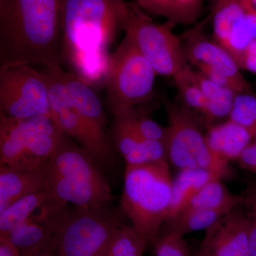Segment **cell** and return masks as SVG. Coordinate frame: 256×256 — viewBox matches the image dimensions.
Returning a JSON list of instances; mask_svg holds the SVG:
<instances>
[{"instance_id":"cell-21","label":"cell","mask_w":256,"mask_h":256,"mask_svg":"<svg viewBox=\"0 0 256 256\" xmlns=\"http://www.w3.org/2000/svg\"><path fill=\"white\" fill-rule=\"evenodd\" d=\"M204 0H136L146 12L162 16L166 22L192 25L198 21L203 12Z\"/></svg>"},{"instance_id":"cell-18","label":"cell","mask_w":256,"mask_h":256,"mask_svg":"<svg viewBox=\"0 0 256 256\" xmlns=\"http://www.w3.org/2000/svg\"><path fill=\"white\" fill-rule=\"evenodd\" d=\"M205 138L214 156L226 163L238 160L254 139L246 128L229 119L210 126Z\"/></svg>"},{"instance_id":"cell-4","label":"cell","mask_w":256,"mask_h":256,"mask_svg":"<svg viewBox=\"0 0 256 256\" xmlns=\"http://www.w3.org/2000/svg\"><path fill=\"white\" fill-rule=\"evenodd\" d=\"M172 182L168 160L126 165L120 208L148 245H154L168 220Z\"/></svg>"},{"instance_id":"cell-22","label":"cell","mask_w":256,"mask_h":256,"mask_svg":"<svg viewBox=\"0 0 256 256\" xmlns=\"http://www.w3.org/2000/svg\"><path fill=\"white\" fill-rule=\"evenodd\" d=\"M224 175L204 169L180 170L173 180L172 198L168 218L182 210L208 183L216 178H222Z\"/></svg>"},{"instance_id":"cell-8","label":"cell","mask_w":256,"mask_h":256,"mask_svg":"<svg viewBox=\"0 0 256 256\" xmlns=\"http://www.w3.org/2000/svg\"><path fill=\"white\" fill-rule=\"evenodd\" d=\"M168 116L166 158L178 170L204 169L225 174L228 163L214 156L194 114L184 104L162 96Z\"/></svg>"},{"instance_id":"cell-3","label":"cell","mask_w":256,"mask_h":256,"mask_svg":"<svg viewBox=\"0 0 256 256\" xmlns=\"http://www.w3.org/2000/svg\"><path fill=\"white\" fill-rule=\"evenodd\" d=\"M100 165L63 130L44 169L50 208L58 213L68 203L76 206H109L112 197Z\"/></svg>"},{"instance_id":"cell-1","label":"cell","mask_w":256,"mask_h":256,"mask_svg":"<svg viewBox=\"0 0 256 256\" xmlns=\"http://www.w3.org/2000/svg\"><path fill=\"white\" fill-rule=\"evenodd\" d=\"M124 0H63L62 58L92 86L104 85Z\"/></svg>"},{"instance_id":"cell-23","label":"cell","mask_w":256,"mask_h":256,"mask_svg":"<svg viewBox=\"0 0 256 256\" xmlns=\"http://www.w3.org/2000/svg\"><path fill=\"white\" fill-rule=\"evenodd\" d=\"M193 76L206 98V110L204 116L205 120L212 124L225 118H228L236 92L229 88L212 82L194 69H193Z\"/></svg>"},{"instance_id":"cell-19","label":"cell","mask_w":256,"mask_h":256,"mask_svg":"<svg viewBox=\"0 0 256 256\" xmlns=\"http://www.w3.org/2000/svg\"><path fill=\"white\" fill-rule=\"evenodd\" d=\"M44 169H16L0 164V214L14 202L43 188Z\"/></svg>"},{"instance_id":"cell-10","label":"cell","mask_w":256,"mask_h":256,"mask_svg":"<svg viewBox=\"0 0 256 256\" xmlns=\"http://www.w3.org/2000/svg\"><path fill=\"white\" fill-rule=\"evenodd\" d=\"M48 84L50 109L60 129L94 158L100 166L114 163V146L92 132L74 107L62 78V67L43 68Z\"/></svg>"},{"instance_id":"cell-11","label":"cell","mask_w":256,"mask_h":256,"mask_svg":"<svg viewBox=\"0 0 256 256\" xmlns=\"http://www.w3.org/2000/svg\"><path fill=\"white\" fill-rule=\"evenodd\" d=\"M180 38L186 63L212 82L229 88L236 94L252 92V85L242 76L233 56L208 38L201 28H192Z\"/></svg>"},{"instance_id":"cell-9","label":"cell","mask_w":256,"mask_h":256,"mask_svg":"<svg viewBox=\"0 0 256 256\" xmlns=\"http://www.w3.org/2000/svg\"><path fill=\"white\" fill-rule=\"evenodd\" d=\"M0 112L18 120L53 116L48 84L42 70L28 64L2 65Z\"/></svg>"},{"instance_id":"cell-34","label":"cell","mask_w":256,"mask_h":256,"mask_svg":"<svg viewBox=\"0 0 256 256\" xmlns=\"http://www.w3.org/2000/svg\"><path fill=\"white\" fill-rule=\"evenodd\" d=\"M238 65L240 69L256 74V38H254L244 52Z\"/></svg>"},{"instance_id":"cell-40","label":"cell","mask_w":256,"mask_h":256,"mask_svg":"<svg viewBox=\"0 0 256 256\" xmlns=\"http://www.w3.org/2000/svg\"><path fill=\"white\" fill-rule=\"evenodd\" d=\"M222 0H210V5H212V8H213L217 3L220 2Z\"/></svg>"},{"instance_id":"cell-38","label":"cell","mask_w":256,"mask_h":256,"mask_svg":"<svg viewBox=\"0 0 256 256\" xmlns=\"http://www.w3.org/2000/svg\"><path fill=\"white\" fill-rule=\"evenodd\" d=\"M248 18L249 23H250V28H252V36L254 38H256V14L248 13Z\"/></svg>"},{"instance_id":"cell-14","label":"cell","mask_w":256,"mask_h":256,"mask_svg":"<svg viewBox=\"0 0 256 256\" xmlns=\"http://www.w3.org/2000/svg\"><path fill=\"white\" fill-rule=\"evenodd\" d=\"M112 138L114 148L124 156L127 164L168 160L165 144L142 137L124 112L114 116Z\"/></svg>"},{"instance_id":"cell-20","label":"cell","mask_w":256,"mask_h":256,"mask_svg":"<svg viewBox=\"0 0 256 256\" xmlns=\"http://www.w3.org/2000/svg\"><path fill=\"white\" fill-rule=\"evenodd\" d=\"M24 128L28 156L46 164L62 131L54 118L38 116L24 120Z\"/></svg>"},{"instance_id":"cell-26","label":"cell","mask_w":256,"mask_h":256,"mask_svg":"<svg viewBox=\"0 0 256 256\" xmlns=\"http://www.w3.org/2000/svg\"><path fill=\"white\" fill-rule=\"evenodd\" d=\"M226 214L220 210H182L164 222V233L183 237L191 232L206 230Z\"/></svg>"},{"instance_id":"cell-5","label":"cell","mask_w":256,"mask_h":256,"mask_svg":"<svg viewBox=\"0 0 256 256\" xmlns=\"http://www.w3.org/2000/svg\"><path fill=\"white\" fill-rule=\"evenodd\" d=\"M156 75L149 60L126 36L111 53L104 82L106 101L112 116L150 101Z\"/></svg>"},{"instance_id":"cell-13","label":"cell","mask_w":256,"mask_h":256,"mask_svg":"<svg viewBox=\"0 0 256 256\" xmlns=\"http://www.w3.org/2000/svg\"><path fill=\"white\" fill-rule=\"evenodd\" d=\"M212 10L213 40L238 64L254 40L247 12L238 0H222Z\"/></svg>"},{"instance_id":"cell-31","label":"cell","mask_w":256,"mask_h":256,"mask_svg":"<svg viewBox=\"0 0 256 256\" xmlns=\"http://www.w3.org/2000/svg\"><path fill=\"white\" fill-rule=\"evenodd\" d=\"M240 196L250 226V252L252 256H256V180L248 182L246 188Z\"/></svg>"},{"instance_id":"cell-29","label":"cell","mask_w":256,"mask_h":256,"mask_svg":"<svg viewBox=\"0 0 256 256\" xmlns=\"http://www.w3.org/2000/svg\"><path fill=\"white\" fill-rule=\"evenodd\" d=\"M228 119L246 128L254 138L256 137V94H237Z\"/></svg>"},{"instance_id":"cell-7","label":"cell","mask_w":256,"mask_h":256,"mask_svg":"<svg viewBox=\"0 0 256 256\" xmlns=\"http://www.w3.org/2000/svg\"><path fill=\"white\" fill-rule=\"evenodd\" d=\"M170 23L154 22L136 2H126L121 30L132 40L158 75L174 77L186 65L180 36Z\"/></svg>"},{"instance_id":"cell-6","label":"cell","mask_w":256,"mask_h":256,"mask_svg":"<svg viewBox=\"0 0 256 256\" xmlns=\"http://www.w3.org/2000/svg\"><path fill=\"white\" fill-rule=\"evenodd\" d=\"M122 208L109 206L66 208L58 234V256H98L124 225Z\"/></svg>"},{"instance_id":"cell-35","label":"cell","mask_w":256,"mask_h":256,"mask_svg":"<svg viewBox=\"0 0 256 256\" xmlns=\"http://www.w3.org/2000/svg\"><path fill=\"white\" fill-rule=\"evenodd\" d=\"M57 234L48 240L46 245L42 248L41 250L33 256H58L57 255V246H58Z\"/></svg>"},{"instance_id":"cell-33","label":"cell","mask_w":256,"mask_h":256,"mask_svg":"<svg viewBox=\"0 0 256 256\" xmlns=\"http://www.w3.org/2000/svg\"><path fill=\"white\" fill-rule=\"evenodd\" d=\"M236 161L242 168L256 174V137L252 139Z\"/></svg>"},{"instance_id":"cell-39","label":"cell","mask_w":256,"mask_h":256,"mask_svg":"<svg viewBox=\"0 0 256 256\" xmlns=\"http://www.w3.org/2000/svg\"><path fill=\"white\" fill-rule=\"evenodd\" d=\"M195 256H210V255L206 252H205L204 250L201 248L200 249V252H198V254H197Z\"/></svg>"},{"instance_id":"cell-24","label":"cell","mask_w":256,"mask_h":256,"mask_svg":"<svg viewBox=\"0 0 256 256\" xmlns=\"http://www.w3.org/2000/svg\"><path fill=\"white\" fill-rule=\"evenodd\" d=\"M52 200L46 186L14 202L0 214V238L8 236L18 226L31 218L32 214Z\"/></svg>"},{"instance_id":"cell-32","label":"cell","mask_w":256,"mask_h":256,"mask_svg":"<svg viewBox=\"0 0 256 256\" xmlns=\"http://www.w3.org/2000/svg\"><path fill=\"white\" fill-rule=\"evenodd\" d=\"M156 256H190V248L183 237L164 233L154 244Z\"/></svg>"},{"instance_id":"cell-2","label":"cell","mask_w":256,"mask_h":256,"mask_svg":"<svg viewBox=\"0 0 256 256\" xmlns=\"http://www.w3.org/2000/svg\"><path fill=\"white\" fill-rule=\"evenodd\" d=\"M63 0H0V64L60 67Z\"/></svg>"},{"instance_id":"cell-37","label":"cell","mask_w":256,"mask_h":256,"mask_svg":"<svg viewBox=\"0 0 256 256\" xmlns=\"http://www.w3.org/2000/svg\"><path fill=\"white\" fill-rule=\"evenodd\" d=\"M238 1L248 13L256 14V0H238Z\"/></svg>"},{"instance_id":"cell-12","label":"cell","mask_w":256,"mask_h":256,"mask_svg":"<svg viewBox=\"0 0 256 256\" xmlns=\"http://www.w3.org/2000/svg\"><path fill=\"white\" fill-rule=\"evenodd\" d=\"M201 248L210 256H252L250 226L242 204L206 229Z\"/></svg>"},{"instance_id":"cell-15","label":"cell","mask_w":256,"mask_h":256,"mask_svg":"<svg viewBox=\"0 0 256 256\" xmlns=\"http://www.w3.org/2000/svg\"><path fill=\"white\" fill-rule=\"evenodd\" d=\"M62 78L70 100L88 127L101 139L110 141L104 106L94 88L73 73L62 70Z\"/></svg>"},{"instance_id":"cell-36","label":"cell","mask_w":256,"mask_h":256,"mask_svg":"<svg viewBox=\"0 0 256 256\" xmlns=\"http://www.w3.org/2000/svg\"><path fill=\"white\" fill-rule=\"evenodd\" d=\"M0 256H20L8 239L0 238Z\"/></svg>"},{"instance_id":"cell-30","label":"cell","mask_w":256,"mask_h":256,"mask_svg":"<svg viewBox=\"0 0 256 256\" xmlns=\"http://www.w3.org/2000/svg\"><path fill=\"white\" fill-rule=\"evenodd\" d=\"M122 112L127 114L133 126L142 137L148 140L165 144L168 137V128L162 127L152 119L146 110H140L137 107H132Z\"/></svg>"},{"instance_id":"cell-16","label":"cell","mask_w":256,"mask_h":256,"mask_svg":"<svg viewBox=\"0 0 256 256\" xmlns=\"http://www.w3.org/2000/svg\"><path fill=\"white\" fill-rule=\"evenodd\" d=\"M0 164L16 169L44 170L46 164L28 156L24 120L10 118L0 112Z\"/></svg>"},{"instance_id":"cell-27","label":"cell","mask_w":256,"mask_h":256,"mask_svg":"<svg viewBox=\"0 0 256 256\" xmlns=\"http://www.w3.org/2000/svg\"><path fill=\"white\" fill-rule=\"evenodd\" d=\"M148 245L146 239L134 227H119L98 256H142Z\"/></svg>"},{"instance_id":"cell-28","label":"cell","mask_w":256,"mask_h":256,"mask_svg":"<svg viewBox=\"0 0 256 256\" xmlns=\"http://www.w3.org/2000/svg\"><path fill=\"white\" fill-rule=\"evenodd\" d=\"M173 80L182 100V104L192 112H200L204 117L206 110V100L201 88L194 78L193 68L191 66L186 64L173 77Z\"/></svg>"},{"instance_id":"cell-17","label":"cell","mask_w":256,"mask_h":256,"mask_svg":"<svg viewBox=\"0 0 256 256\" xmlns=\"http://www.w3.org/2000/svg\"><path fill=\"white\" fill-rule=\"evenodd\" d=\"M67 206L44 222L33 217L18 226L6 237L20 256H33L41 250L60 230V222Z\"/></svg>"},{"instance_id":"cell-25","label":"cell","mask_w":256,"mask_h":256,"mask_svg":"<svg viewBox=\"0 0 256 256\" xmlns=\"http://www.w3.org/2000/svg\"><path fill=\"white\" fill-rule=\"evenodd\" d=\"M220 180L208 183L182 210H220L227 213L242 204L240 194H232Z\"/></svg>"}]
</instances>
